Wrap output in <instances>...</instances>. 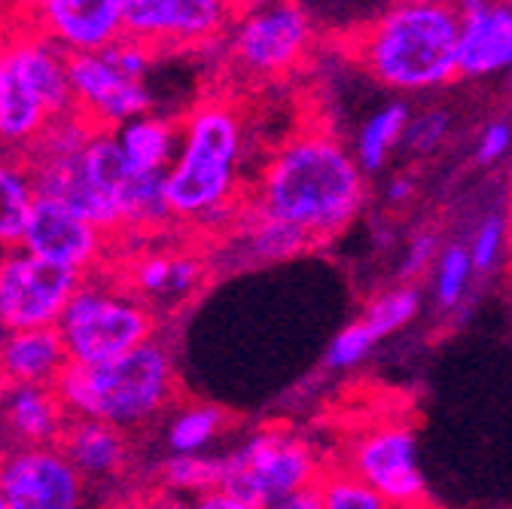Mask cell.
<instances>
[{"mask_svg": "<svg viewBox=\"0 0 512 509\" xmlns=\"http://www.w3.org/2000/svg\"><path fill=\"white\" fill-rule=\"evenodd\" d=\"M247 205L299 226L314 244H324L357 217L363 177L336 135L314 122L275 147Z\"/></svg>", "mask_w": 512, "mask_h": 509, "instance_id": "obj_1", "label": "cell"}, {"mask_svg": "<svg viewBox=\"0 0 512 509\" xmlns=\"http://www.w3.org/2000/svg\"><path fill=\"white\" fill-rule=\"evenodd\" d=\"M461 10L452 0H400L348 34V55L391 89H430L458 74Z\"/></svg>", "mask_w": 512, "mask_h": 509, "instance_id": "obj_2", "label": "cell"}, {"mask_svg": "<svg viewBox=\"0 0 512 509\" xmlns=\"http://www.w3.org/2000/svg\"><path fill=\"white\" fill-rule=\"evenodd\" d=\"M244 125L223 98L192 104L180 119V150L165 171V193L180 226H214L238 217V168Z\"/></svg>", "mask_w": 512, "mask_h": 509, "instance_id": "obj_3", "label": "cell"}, {"mask_svg": "<svg viewBox=\"0 0 512 509\" xmlns=\"http://www.w3.org/2000/svg\"><path fill=\"white\" fill-rule=\"evenodd\" d=\"M55 388L80 418H98L128 433L150 427L177 400V372L168 348L150 339L101 363H68Z\"/></svg>", "mask_w": 512, "mask_h": 509, "instance_id": "obj_4", "label": "cell"}, {"mask_svg": "<svg viewBox=\"0 0 512 509\" xmlns=\"http://www.w3.org/2000/svg\"><path fill=\"white\" fill-rule=\"evenodd\" d=\"M55 327L74 363H101L156 339L159 314L107 266L83 275Z\"/></svg>", "mask_w": 512, "mask_h": 509, "instance_id": "obj_5", "label": "cell"}, {"mask_svg": "<svg viewBox=\"0 0 512 509\" xmlns=\"http://www.w3.org/2000/svg\"><path fill=\"white\" fill-rule=\"evenodd\" d=\"M317 482L311 449L287 430L256 433L244 449L226 458V479L220 488L235 494L244 509L284 506L302 488Z\"/></svg>", "mask_w": 512, "mask_h": 509, "instance_id": "obj_6", "label": "cell"}, {"mask_svg": "<svg viewBox=\"0 0 512 509\" xmlns=\"http://www.w3.org/2000/svg\"><path fill=\"white\" fill-rule=\"evenodd\" d=\"M80 281V272L55 266L19 244L7 247L0 253V333L55 327Z\"/></svg>", "mask_w": 512, "mask_h": 509, "instance_id": "obj_7", "label": "cell"}, {"mask_svg": "<svg viewBox=\"0 0 512 509\" xmlns=\"http://www.w3.org/2000/svg\"><path fill=\"white\" fill-rule=\"evenodd\" d=\"M0 491L7 509H74L86 503L89 482L58 442H13L0 452Z\"/></svg>", "mask_w": 512, "mask_h": 509, "instance_id": "obj_8", "label": "cell"}, {"mask_svg": "<svg viewBox=\"0 0 512 509\" xmlns=\"http://www.w3.org/2000/svg\"><path fill=\"white\" fill-rule=\"evenodd\" d=\"M19 247L37 253V257H43L55 266L89 275V272L113 266L119 241H116V235H110L98 223L86 220L74 208L40 196Z\"/></svg>", "mask_w": 512, "mask_h": 509, "instance_id": "obj_9", "label": "cell"}, {"mask_svg": "<svg viewBox=\"0 0 512 509\" xmlns=\"http://www.w3.org/2000/svg\"><path fill=\"white\" fill-rule=\"evenodd\" d=\"M311 43L308 16L293 0H275L253 10L232 34V61L247 77L290 74Z\"/></svg>", "mask_w": 512, "mask_h": 509, "instance_id": "obj_10", "label": "cell"}, {"mask_svg": "<svg viewBox=\"0 0 512 509\" xmlns=\"http://www.w3.org/2000/svg\"><path fill=\"white\" fill-rule=\"evenodd\" d=\"M235 13V0H128L125 34L168 49H199L214 43Z\"/></svg>", "mask_w": 512, "mask_h": 509, "instance_id": "obj_11", "label": "cell"}, {"mask_svg": "<svg viewBox=\"0 0 512 509\" xmlns=\"http://www.w3.org/2000/svg\"><path fill=\"white\" fill-rule=\"evenodd\" d=\"M351 473L372 485L388 506H427V485L415 458V436L403 424L384 421L366 430L351 452Z\"/></svg>", "mask_w": 512, "mask_h": 509, "instance_id": "obj_12", "label": "cell"}, {"mask_svg": "<svg viewBox=\"0 0 512 509\" xmlns=\"http://www.w3.org/2000/svg\"><path fill=\"white\" fill-rule=\"evenodd\" d=\"M68 77L74 92V110L83 113L98 129H116L119 122L153 110V95L144 80L122 74L101 52H71Z\"/></svg>", "mask_w": 512, "mask_h": 509, "instance_id": "obj_13", "label": "cell"}, {"mask_svg": "<svg viewBox=\"0 0 512 509\" xmlns=\"http://www.w3.org/2000/svg\"><path fill=\"white\" fill-rule=\"evenodd\" d=\"M128 0H28L19 19L64 52H92L125 34Z\"/></svg>", "mask_w": 512, "mask_h": 509, "instance_id": "obj_14", "label": "cell"}, {"mask_svg": "<svg viewBox=\"0 0 512 509\" xmlns=\"http://www.w3.org/2000/svg\"><path fill=\"white\" fill-rule=\"evenodd\" d=\"M458 74L482 77L512 65V13L500 0H458Z\"/></svg>", "mask_w": 512, "mask_h": 509, "instance_id": "obj_15", "label": "cell"}, {"mask_svg": "<svg viewBox=\"0 0 512 509\" xmlns=\"http://www.w3.org/2000/svg\"><path fill=\"white\" fill-rule=\"evenodd\" d=\"M58 445L74 461V467L83 473V479L92 485H107V482H119L128 473V464H132V433L98 421V418H80L74 415L64 427Z\"/></svg>", "mask_w": 512, "mask_h": 509, "instance_id": "obj_16", "label": "cell"}, {"mask_svg": "<svg viewBox=\"0 0 512 509\" xmlns=\"http://www.w3.org/2000/svg\"><path fill=\"white\" fill-rule=\"evenodd\" d=\"M4 52L13 58V65L22 71V77L37 89L43 104L52 116L74 110V92L68 77V52L55 46L49 37L37 34L19 19V28L4 43Z\"/></svg>", "mask_w": 512, "mask_h": 509, "instance_id": "obj_17", "label": "cell"}, {"mask_svg": "<svg viewBox=\"0 0 512 509\" xmlns=\"http://www.w3.org/2000/svg\"><path fill=\"white\" fill-rule=\"evenodd\" d=\"M71 418L55 385H7L0 394V427L10 442H58Z\"/></svg>", "mask_w": 512, "mask_h": 509, "instance_id": "obj_18", "label": "cell"}, {"mask_svg": "<svg viewBox=\"0 0 512 509\" xmlns=\"http://www.w3.org/2000/svg\"><path fill=\"white\" fill-rule=\"evenodd\" d=\"M71 363L58 327H28L0 333V378L4 385H55Z\"/></svg>", "mask_w": 512, "mask_h": 509, "instance_id": "obj_19", "label": "cell"}, {"mask_svg": "<svg viewBox=\"0 0 512 509\" xmlns=\"http://www.w3.org/2000/svg\"><path fill=\"white\" fill-rule=\"evenodd\" d=\"M52 119L55 116L37 89L22 77L13 58L0 49V150L28 156Z\"/></svg>", "mask_w": 512, "mask_h": 509, "instance_id": "obj_20", "label": "cell"}, {"mask_svg": "<svg viewBox=\"0 0 512 509\" xmlns=\"http://www.w3.org/2000/svg\"><path fill=\"white\" fill-rule=\"evenodd\" d=\"M110 132L125 165L141 174H165L180 150V122L153 110L119 122Z\"/></svg>", "mask_w": 512, "mask_h": 509, "instance_id": "obj_21", "label": "cell"}, {"mask_svg": "<svg viewBox=\"0 0 512 509\" xmlns=\"http://www.w3.org/2000/svg\"><path fill=\"white\" fill-rule=\"evenodd\" d=\"M40 193L25 156L0 150V250L16 247L34 214Z\"/></svg>", "mask_w": 512, "mask_h": 509, "instance_id": "obj_22", "label": "cell"}, {"mask_svg": "<svg viewBox=\"0 0 512 509\" xmlns=\"http://www.w3.org/2000/svg\"><path fill=\"white\" fill-rule=\"evenodd\" d=\"M238 235H241V244H244V253L253 260H287V257H296V253L314 247V241L293 223L287 220H278V217H269L263 211H256L250 205L241 208L238 214Z\"/></svg>", "mask_w": 512, "mask_h": 509, "instance_id": "obj_23", "label": "cell"}, {"mask_svg": "<svg viewBox=\"0 0 512 509\" xmlns=\"http://www.w3.org/2000/svg\"><path fill=\"white\" fill-rule=\"evenodd\" d=\"M226 412L205 403H189L168 415L165 445L171 452H202L226 430Z\"/></svg>", "mask_w": 512, "mask_h": 509, "instance_id": "obj_24", "label": "cell"}, {"mask_svg": "<svg viewBox=\"0 0 512 509\" xmlns=\"http://www.w3.org/2000/svg\"><path fill=\"white\" fill-rule=\"evenodd\" d=\"M226 479V458H202L199 452H171L159 464V485L174 494H208Z\"/></svg>", "mask_w": 512, "mask_h": 509, "instance_id": "obj_25", "label": "cell"}, {"mask_svg": "<svg viewBox=\"0 0 512 509\" xmlns=\"http://www.w3.org/2000/svg\"><path fill=\"white\" fill-rule=\"evenodd\" d=\"M409 129V113L406 107L394 104L388 110H381L378 116H372L363 132H360V147H357V156H360V165L375 171L381 168L384 156H388V150L400 141V135Z\"/></svg>", "mask_w": 512, "mask_h": 509, "instance_id": "obj_26", "label": "cell"}, {"mask_svg": "<svg viewBox=\"0 0 512 509\" xmlns=\"http://www.w3.org/2000/svg\"><path fill=\"white\" fill-rule=\"evenodd\" d=\"M317 491H320V503L330 509H381V506H388L372 485H366L351 470H342V473H333L324 479L317 476Z\"/></svg>", "mask_w": 512, "mask_h": 509, "instance_id": "obj_27", "label": "cell"}, {"mask_svg": "<svg viewBox=\"0 0 512 509\" xmlns=\"http://www.w3.org/2000/svg\"><path fill=\"white\" fill-rule=\"evenodd\" d=\"M418 311V293L415 290H391L384 293L381 299H375L369 305V311L363 314V321L369 324V330L384 339L391 336L394 330H400L403 324H409Z\"/></svg>", "mask_w": 512, "mask_h": 509, "instance_id": "obj_28", "label": "cell"}, {"mask_svg": "<svg viewBox=\"0 0 512 509\" xmlns=\"http://www.w3.org/2000/svg\"><path fill=\"white\" fill-rule=\"evenodd\" d=\"M113 65L122 71V74H128V77H135V80H147V74H150V68H153V61H156V49L150 46V43H144V40H138V37H132V34H122V37H116L110 46H104L101 49Z\"/></svg>", "mask_w": 512, "mask_h": 509, "instance_id": "obj_29", "label": "cell"}, {"mask_svg": "<svg viewBox=\"0 0 512 509\" xmlns=\"http://www.w3.org/2000/svg\"><path fill=\"white\" fill-rule=\"evenodd\" d=\"M470 269H473L470 250L452 247L445 253L442 263H439V284H436V296L442 305H455L464 296L467 281H470Z\"/></svg>", "mask_w": 512, "mask_h": 509, "instance_id": "obj_30", "label": "cell"}, {"mask_svg": "<svg viewBox=\"0 0 512 509\" xmlns=\"http://www.w3.org/2000/svg\"><path fill=\"white\" fill-rule=\"evenodd\" d=\"M208 275V266L202 257L196 253H186V250H174V260H171V281H168V296H165V305H174V302H183L189 299L202 287Z\"/></svg>", "mask_w": 512, "mask_h": 509, "instance_id": "obj_31", "label": "cell"}, {"mask_svg": "<svg viewBox=\"0 0 512 509\" xmlns=\"http://www.w3.org/2000/svg\"><path fill=\"white\" fill-rule=\"evenodd\" d=\"M378 342V336L369 330V324L360 321L357 324H351L348 330H342L339 336H336V342H333V348H330V366H354L357 360H363L369 351H372V345Z\"/></svg>", "mask_w": 512, "mask_h": 509, "instance_id": "obj_32", "label": "cell"}, {"mask_svg": "<svg viewBox=\"0 0 512 509\" xmlns=\"http://www.w3.org/2000/svg\"><path fill=\"white\" fill-rule=\"evenodd\" d=\"M500 244H503V223L497 217H491V220L482 223V229H479V235L473 241V250H470L473 269H479V272L491 269V263L497 260Z\"/></svg>", "mask_w": 512, "mask_h": 509, "instance_id": "obj_33", "label": "cell"}, {"mask_svg": "<svg viewBox=\"0 0 512 509\" xmlns=\"http://www.w3.org/2000/svg\"><path fill=\"white\" fill-rule=\"evenodd\" d=\"M445 129H448L445 113H424L421 119L409 125V144L415 150H433L442 141Z\"/></svg>", "mask_w": 512, "mask_h": 509, "instance_id": "obj_34", "label": "cell"}, {"mask_svg": "<svg viewBox=\"0 0 512 509\" xmlns=\"http://www.w3.org/2000/svg\"><path fill=\"white\" fill-rule=\"evenodd\" d=\"M509 141H512L509 125H503V122L491 125L479 141V162H497L509 150Z\"/></svg>", "mask_w": 512, "mask_h": 509, "instance_id": "obj_35", "label": "cell"}, {"mask_svg": "<svg viewBox=\"0 0 512 509\" xmlns=\"http://www.w3.org/2000/svg\"><path fill=\"white\" fill-rule=\"evenodd\" d=\"M433 247H436V241H433V235H421L415 244H412V253H409V263H406V275H415V272H421L424 269V263L430 260V253H433Z\"/></svg>", "mask_w": 512, "mask_h": 509, "instance_id": "obj_36", "label": "cell"}, {"mask_svg": "<svg viewBox=\"0 0 512 509\" xmlns=\"http://www.w3.org/2000/svg\"><path fill=\"white\" fill-rule=\"evenodd\" d=\"M16 28H19V13H13L10 7L0 4V49H4V43L13 37Z\"/></svg>", "mask_w": 512, "mask_h": 509, "instance_id": "obj_37", "label": "cell"}, {"mask_svg": "<svg viewBox=\"0 0 512 509\" xmlns=\"http://www.w3.org/2000/svg\"><path fill=\"white\" fill-rule=\"evenodd\" d=\"M412 196V183L409 180H397L394 186H391V199L394 202H403V199H409Z\"/></svg>", "mask_w": 512, "mask_h": 509, "instance_id": "obj_38", "label": "cell"}, {"mask_svg": "<svg viewBox=\"0 0 512 509\" xmlns=\"http://www.w3.org/2000/svg\"><path fill=\"white\" fill-rule=\"evenodd\" d=\"M0 4H4V7H10L13 13H22V10L28 7V0H0Z\"/></svg>", "mask_w": 512, "mask_h": 509, "instance_id": "obj_39", "label": "cell"}, {"mask_svg": "<svg viewBox=\"0 0 512 509\" xmlns=\"http://www.w3.org/2000/svg\"><path fill=\"white\" fill-rule=\"evenodd\" d=\"M509 241H512V189H509Z\"/></svg>", "mask_w": 512, "mask_h": 509, "instance_id": "obj_40", "label": "cell"}, {"mask_svg": "<svg viewBox=\"0 0 512 509\" xmlns=\"http://www.w3.org/2000/svg\"><path fill=\"white\" fill-rule=\"evenodd\" d=\"M500 4H503V7H506L509 13H512V0H500Z\"/></svg>", "mask_w": 512, "mask_h": 509, "instance_id": "obj_41", "label": "cell"}, {"mask_svg": "<svg viewBox=\"0 0 512 509\" xmlns=\"http://www.w3.org/2000/svg\"><path fill=\"white\" fill-rule=\"evenodd\" d=\"M0 509H7V500H4V491H0Z\"/></svg>", "mask_w": 512, "mask_h": 509, "instance_id": "obj_42", "label": "cell"}, {"mask_svg": "<svg viewBox=\"0 0 512 509\" xmlns=\"http://www.w3.org/2000/svg\"><path fill=\"white\" fill-rule=\"evenodd\" d=\"M4 388H7V385H4V378H0V394H4Z\"/></svg>", "mask_w": 512, "mask_h": 509, "instance_id": "obj_43", "label": "cell"}]
</instances>
